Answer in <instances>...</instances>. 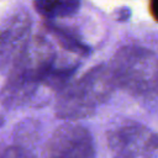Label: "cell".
Returning a JSON list of instances; mask_svg holds the SVG:
<instances>
[{"label":"cell","mask_w":158,"mask_h":158,"mask_svg":"<svg viewBox=\"0 0 158 158\" xmlns=\"http://www.w3.org/2000/svg\"><path fill=\"white\" fill-rule=\"evenodd\" d=\"M116 88L109 65H96L56 94L54 114L67 121L89 117L111 98Z\"/></svg>","instance_id":"6da1fadb"},{"label":"cell","mask_w":158,"mask_h":158,"mask_svg":"<svg viewBox=\"0 0 158 158\" xmlns=\"http://www.w3.org/2000/svg\"><path fill=\"white\" fill-rule=\"evenodd\" d=\"M109 68L117 88L139 98L158 94V58L144 48H121Z\"/></svg>","instance_id":"7a4b0ae2"},{"label":"cell","mask_w":158,"mask_h":158,"mask_svg":"<svg viewBox=\"0 0 158 158\" xmlns=\"http://www.w3.org/2000/svg\"><path fill=\"white\" fill-rule=\"evenodd\" d=\"M31 16L25 9L7 14L0 21V72L7 74L31 40Z\"/></svg>","instance_id":"3957f363"},{"label":"cell","mask_w":158,"mask_h":158,"mask_svg":"<svg viewBox=\"0 0 158 158\" xmlns=\"http://www.w3.org/2000/svg\"><path fill=\"white\" fill-rule=\"evenodd\" d=\"M46 158H96L91 132L83 125L67 122L58 126L44 147Z\"/></svg>","instance_id":"277c9868"},{"label":"cell","mask_w":158,"mask_h":158,"mask_svg":"<svg viewBox=\"0 0 158 158\" xmlns=\"http://www.w3.org/2000/svg\"><path fill=\"white\" fill-rule=\"evenodd\" d=\"M151 142L146 127L133 121H123L107 131V143L114 156L135 158L142 153Z\"/></svg>","instance_id":"5b68a950"},{"label":"cell","mask_w":158,"mask_h":158,"mask_svg":"<svg viewBox=\"0 0 158 158\" xmlns=\"http://www.w3.org/2000/svg\"><path fill=\"white\" fill-rule=\"evenodd\" d=\"M40 141V122L35 118H25L19 122L12 132V143L36 149Z\"/></svg>","instance_id":"8992f818"},{"label":"cell","mask_w":158,"mask_h":158,"mask_svg":"<svg viewBox=\"0 0 158 158\" xmlns=\"http://www.w3.org/2000/svg\"><path fill=\"white\" fill-rule=\"evenodd\" d=\"M35 7L44 16H68L79 9V0H35Z\"/></svg>","instance_id":"52a82bcc"},{"label":"cell","mask_w":158,"mask_h":158,"mask_svg":"<svg viewBox=\"0 0 158 158\" xmlns=\"http://www.w3.org/2000/svg\"><path fill=\"white\" fill-rule=\"evenodd\" d=\"M1 158H38V156L36 153V149L12 143L11 146L4 147Z\"/></svg>","instance_id":"ba28073f"},{"label":"cell","mask_w":158,"mask_h":158,"mask_svg":"<svg viewBox=\"0 0 158 158\" xmlns=\"http://www.w3.org/2000/svg\"><path fill=\"white\" fill-rule=\"evenodd\" d=\"M147 152V157L148 158H158V143H153V141L151 139V142L148 143V146L144 149Z\"/></svg>","instance_id":"9c48e42d"},{"label":"cell","mask_w":158,"mask_h":158,"mask_svg":"<svg viewBox=\"0 0 158 158\" xmlns=\"http://www.w3.org/2000/svg\"><path fill=\"white\" fill-rule=\"evenodd\" d=\"M4 147H5V146L0 144V158H1V156H2V151H4Z\"/></svg>","instance_id":"30bf717a"},{"label":"cell","mask_w":158,"mask_h":158,"mask_svg":"<svg viewBox=\"0 0 158 158\" xmlns=\"http://www.w3.org/2000/svg\"><path fill=\"white\" fill-rule=\"evenodd\" d=\"M114 158H132V157H123V156H114Z\"/></svg>","instance_id":"8fae6325"}]
</instances>
